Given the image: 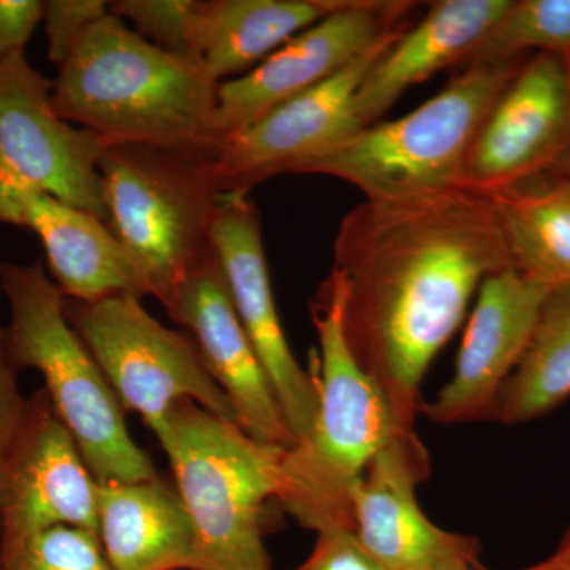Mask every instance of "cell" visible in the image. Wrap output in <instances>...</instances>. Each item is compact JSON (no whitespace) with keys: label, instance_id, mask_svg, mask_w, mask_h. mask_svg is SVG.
<instances>
[{"label":"cell","instance_id":"d4e9b609","mask_svg":"<svg viewBox=\"0 0 570 570\" xmlns=\"http://www.w3.org/2000/svg\"><path fill=\"white\" fill-rule=\"evenodd\" d=\"M0 570H115L99 535L73 527L37 532L0 549Z\"/></svg>","mask_w":570,"mask_h":570},{"label":"cell","instance_id":"9a60e30c","mask_svg":"<svg viewBox=\"0 0 570 570\" xmlns=\"http://www.w3.org/2000/svg\"><path fill=\"white\" fill-rule=\"evenodd\" d=\"M168 317L189 330L208 373L238 412L239 426L264 444H295L279 404L255 354L212 245L183 276L168 299Z\"/></svg>","mask_w":570,"mask_h":570},{"label":"cell","instance_id":"83f0119b","mask_svg":"<svg viewBox=\"0 0 570 570\" xmlns=\"http://www.w3.org/2000/svg\"><path fill=\"white\" fill-rule=\"evenodd\" d=\"M292 570H387L367 553L354 531L317 532L316 546L302 564Z\"/></svg>","mask_w":570,"mask_h":570},{"label":"cell","instance_id":"8992f818","mask_svg":"<svg viewBox=\"0 0 570 570\" xmlns=\"http://www.w3.org/2000/svg\"><path fill=\"white\" fill-rule=\"evenodd\" d=\"M527 58L471 63L436 96L395 121L360 130L296 174L346 181L365 200H392L461 186L480 127Z\"/></svg>","mask_w":570,"mask_h":570},{"label":"cell","instance_id":"5b68a950","mask_svg":"<svg viewBox=\"0 0 570 570\" xmlns=\"http://www.w3.org/2000/svg\"><path fill=\"white\" fill-rule=\"evenodd\" d=\"M156 438L193 517L197 570H269L262 512L279 493L285 449L250 438L190 400L170 407Z\"/></svg>","mask_w":570,"mask_h":570},{"label":"cell","instance_id":"4316f807","mask_svg":"<svg viewBox=\"0 0 570 570\" xmlns=\"http://www.w3.org/2000/svg\"><path fill=\"white\" fill-rule=\"evenodd\" d=\"M110 13L104 0H50L43 2L45 36L48 41V59L61 69L82 36L97 21Z\"/></svg>","mask_w":570,"mask_h":570},{"label":"cell","instance_id":"ac0fdd59","mask_svg":"<svg viewBox=\"0 0 570 570\" xmlns=\"http://www.w3.org/2000/svg\"><path fill=\"white\" fill-rule=\"evenodd\" d=\"M0 224L39 236L52 281L66 298L96 302L118 294L149 295L140 265L91 213L31 187L0 183Z\"/></svg>","mask_w":570,"mask_h":570},{"label":"cell","instance_id":"603a6c76","mask_svg":"<svg viewBox=\"0 0 570 570\" xmlns=\"http://www.w3.org/2000/svg\"><path fill=\"white\" fill-rule=\"evenodd\" d=\"M570 397V285L551 288L519 365L499 390L489 422L519 425Z\"/></svg>","mask_w":570,"mask_h":570},{"label":"cell","instance_id":"ba28073f","mask_svg":"<svg viewBox=\"0 0 570 570\" xmlns=\"http://www.w3.org/2000/svg\"><path fill=\"white\" fill-rule=\"evenodd\" d=\"M63 309L124 411L140 414L156 436L170 407L181 400L239 425L238 412L206 370L194 337L157 321L140 296L66 298Z\"/></svg>","mask_w":570,"mask_h":570},{"label":"cell","instance_id":"1f68e13d","mask_svg":"<svg viewBox=\"0 0 570 570\" xmlns=\"http://www.w3.org/2000/svg\"><path fill=\"white\" fill-rule=\"evenodd\" d=\"M478 562L479 558L450 557L439 561L430 570H474Z\"/></svg>","mask_w":570,"mask_h":570},{"label":"cell","instance_id":"836d02e7","mask_svg":"<svg viewBox=\"0 0 570 570\" xmlns=\"http://www.w3.org/2000/svg\"><path fill=\"white\" fill-rule=\"evenodd\" d=\"M474 570H491V569L483 568V566L480 564V562H478V564L474 566ZM519 570H558V569L554 568L553 562H551L550 560H546L542 562H538V564H532V566H530V568H524V569H519Z\"/></svg>","mask_w":570,"mask_h":570},{"label":"cell","instance_id":"7a4b0ae2","mask_svg":"<svg viewBox=\"0 0 570 570\" xmlns=\"http://www.w3.org/2000/svg\"><path fill=\"white\" fill-rule=\"evenodd\" d=\"M219 86L200 59L163 51L108 13L58 69L51 97L62 119L108 146L217 154Z\"/></svg>","mask_w":570,"mask_h":570},{"label":"cell","instance_id":"6da1fadb","mask_svg":"<svg viewBox=\"0 0 570 570\" xmlns=\"http://www.w3.org/2000/svg\"><path fill=\"white\" fill-rule=\"evenodd\" d=\"M333 261L348 347L400 430L414 433L428 367L483 279L512 268L497 209L463 186L365 200L341 220Z\"/></svg>","mask_w":570,"mask_h":570},{"label":"cell","instance_id":"3957f363","mask_svg":"<svg viewBox=\"0 0 570 570\" xmlns=\"http://www.w3.org/2000/svg\"><path fill=\"white\" fill-rule=\"evenodd\" d=\"M344 279L332 269L311 305L321 351L318 407L306 438L285 449L276 501L305 530L354 531V494L400 430L381 387L344 335Z\"/></svg>","mask_w":570,"mask_h":570},{"label":"cell","instance_id":"5bb4252c","mask_svg":"<svg viewBox=\"0 0 570 570\" xmlns=\"http://www.w3.org/2000/svg\"><path fill=\"white\" fill-rule=\"evenodd\" d=\"M212 245L227 276L239 321L279 404L295 442L316 420L317 381L288 346L273 296L262 219L249 195H227L214 217Z\"/></svg>","mask_w":570,"mask_h":570},{"label":"cell","instance_id":"44dd1931","mask_svg":"<svg viewBox=\"0 0 570 570\" xmlns=\"http://www.w3.org/2000/svg\"><path fill=\"white\" fill-rule=\"evenodd\" d=\"M346 0H202L195 55L220 82L235 80Z\"/></svg>","mask_w":570,"mask_h":570},{"label":"cell","instance_id":"d6986e66","mask_svg":"<svg viewBox=\"0 0 570 570\" xmlns=\"http://www.w3.org/2000/svg\"><path fill=\"white\" fill-rule=\"evenodd\" d=\"M512 0H442L373 63L355 96L362 129L379 122L401 94L438 71L466 67Z\"/></svg>","mask_w":570,"mask_h":570},{"label":"cell","instance_id":"d6a6232c","mask_svg":"<svg viewBox=\"0 0 570 570\" xmlns=\"http://www.w3.org/2000/svg\"><path fill=\"white\" fill-rule=\"evenodd\" d=\"M549 175L553 176V178H557L558 181H560L562 186L569 190L570 194V151L566 154L564 157H562L560 163L551 168Z\"/></svg>","mask_w":570,"mask_h":570},{"label":"cell","instance_id":"4dcf8cb0","mask_svg":"<svg viewBox=\"0 0 570 570\" xmlns=\"http://www.w3.org/2000/svg\"><path fill=\"white\" fill-rule=\"evenodd\" d=\"M558 570H570V527L562 535L558 549L549 558Z\"/></svg>","mask_w":570,"mask_h":570},{"label":"cell","instance_id":"e0dca14e","mask_svg":"<svg viewBox=\"0 0 570 570\" xmlns=\"http://www.w3.org/2000/svg\"><path fill=\"white\" fill-rule=\"evenodd\" d=\"M428 475L430 456L417 434L400 433L356 487V539L387 570H430L445 558H479V540L442 530L420 508L415 489Z\"/></svg>","mask_w":570,"mask_h":570},{"label":"cell","instance_id":"7c38bea8","mask_svg":"<svg viewBox=\"0 0 570 570\" xmlns=\"http://www.w3.org/2000/svg\"><path fill=\"white\" fill-rule=\"evenodd\" d=\"M570 151V58L527 59L498 97L464 163L461 186L491 195L549 174Z\"/></svg>","mask_w":570,"mask_h":570},{"label":"cell","instance_id":"f1b7e54d","mask_svg":"<svg viewBox=\"0 0 570 570\" xmlns=\"http://www.w3.org/2000/svg\"><path fill=\"white\" fill-rule=\"evenodd\" d=\"M41 20L40 0H0V58L24 51Z\"/></svg>","mask_w":570,"mask_h":570},{"label":"cell","instance_id":"7402d4cb","mask_svg":"<svg viewBox=\"0 0 570 570\" xmlns=\"http://www.w3.org/2000/svg\"><path fill=\"white\" fill-rule=\"evenodd\" d=\"M489 197L512 268L551 288L570 285L569 190L542 175Z\"/></svg>","mask_w":570,"mask_h":570},{"label":"cell","instance_id":"484cf974","mask_svg":"<svg viewBox=\"0 0 570 570\" xmlns=\"http://www.w3.org/2000/svg\"><path fill=\"white\" fill-rule=\"evenodd\" d=\"M200 3L202 0H116L108 2V9L121 20L132 22L134 31L154 47L197 58L195 31Z\"/></svg>","mask_w":570,"mask_h":570},{"label":"cell","instance_id":"30bf717a","mask_svg":"<svg viewBox=\"0 0 570 570\" xmlns=\"http://www.w3.org/2000/svg\"><path fill=\"white\" fill-rule=\"evenodd\" d=\"M99 483L47 390L26 397L0 463V549L56 527L99 535Z\"/></svg>","mask_w":570,"mask_h":570},{"label":"cell","instance_id":"4fadbf2b","mask_svg":"<svg viewBox=\"0 0 570 570\" xmlns=\"http://www.w3.org/2000/svg\"><path fill=\"white\" fill-rule=\"evenodd\" d=\"M403 31L330 80L266 112L243 132L225 138L216 157L225 197L249 195L275 176L296 174L302 165L363 130L355 116L356 91L367 70Z\"/></svg>","mask_w":570,"mask_h":570},{"label":"cell","instance_id":"277c9868","mask_svg":"<svg viewBox=\"0 0 570 570\" xmlns=\"http://www.w3.org/2000/svg\"><path fill=\"white\" fill-rule=\"evenodd\" d=\"M0 294L9 303L10 365L39 371L52 406L69 428L97 483L157 478L151 456L130 436L118 396L63 309L66 296L43 264L0 261Z\"/></svg>","mask_w":570,"mask_h":570},{"label":"cell","instance_id":"2e32d148","mask_svg":"<svg viewBox=\"0 0 570 570\" xmlns=\"http://www.w3.org/2000/svg\"><path fill=\"white\" fill-rule=\"evenodd\" d=\"M549 285L513 268L487 276L464 330L455 371L420 414L438 425L489 422L499 390L519 365Z\"/></svg>","mask_w":570,"mask_h":570},{"label":"cell","instance_id":"cb8c5ba5","mask_svg":"<svg viewBox=\"0 0 570 570\" xmlns=\"http://www.w3.org/2000/svg\"><path fill=\"white\" fill-rule=\"evenodd\" d=\"M530 51L570 58V0H517L510 3L468 66L513 61Z\"/></svg>","mask_w":570,"mask_h":570},{"label":"cell","instance_id":"ffe728a7","mask_svg":"<svg viewBox=\"0 0 570 570\" xmlns=\"http://www.w3.org/2000/svg\"><path fill=\"white\" fill-rule=\"evenodd\" d=\"M99 540L115 570H197L193 517L160 475L99 483Z\"/></svg>","mask_w":570,"mask_h":570},{"label":"cell","instance_id":"8fae6325","mask_svg":"<svg viewBox=\"0 0 570 570\" xmlns=\"http://www.w3.org/2000/svg\"><path fill=\"white\" fill-rule=\"evenodd\" d=\"M415 3L346 0L299 32L243 77L220 82L217 130L224 138L253 126L266 112L316 88L393 33Z\"/></svg>","mask_w":570,"mask_h":570},{"label":"cell","instance_id":"f546056e","mask_svg":"<svg viewBox=\"0 0 570 570\" xmlns=\"http://www.w3.org/2000/svg\"><path fill=\"white\" fill-rule=\"evenodd\" d=\"M17 376L18 371L10 365L6 354V328L0 326V463L26 401L18 387Z\"/></svg>","mask_w":570,"mask_h":570},{"label":"cell","instance_id":"52a82bcc","mask_svg":"<svg viewBox=\"0 0 570 570\" xmlns=\"http://www.w3.org/2000/svg\"><path fill=\"white\" fill-rule=\"evenodd\" d=\"M217 154L112 145L100 159L108 227L140 265L149 295L167 305L209 249L225 197Z\"/></svg>","mask_w":570,"mask_h":570},{"label":"cell","instance_id":"9c48e42d","mask_svg":"<svg viewBox=\"0 0 570 570\" xmlns=\"http://www.w3.org/2000/svg\"><path fill=\"white\" fill-rule=\"evenodd\" d=\"M51 96L52 81L24 51L0 58V183L41 190L108 225L100 174L108 145L62 119Z\"/></svg>","mask_w":570,"mask_h":570}]
</instances>
